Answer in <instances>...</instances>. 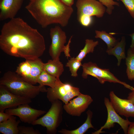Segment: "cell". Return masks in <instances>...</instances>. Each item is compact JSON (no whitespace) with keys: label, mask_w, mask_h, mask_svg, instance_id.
Here are the masks:
<instances>
[{"label":"cell","mask_w":134,"mask_h":134,"mask_svg":"<svg viewBox=\"0 0 134 134\" xmlns=\"http://www.w3.org/2000/svg\"><path fill=\"white\" fill-rule=\"evenodd\" d=\"M105 105L107 112V117L106 122L99 130L93 134H99L102 132L103 129H109L113 127L115 123L118 124L123 129L124 133L127 134L129 125L132 123L127 118L125 119L121 118L115 111L109 99L105 97L104 99Z\"/></svg>","instance_id":"obj_9"},{"label":"cell","mask_w":134,"mask_h":134,"mask_svg":"<svg viewBox=\"0 0 134 134\" xmlns=\"http://www.w3.org/2000/svg\"><path fill=\"white\" fill-rule=\"evenodd\" d=\"M43 64L39 58L26 59L19 64L15 72L25 81L34 85L37 83V78L43 69Z\"/></svg>","instance_id":"obj_6"},{"label":"cell","mask_w":134,"mask_h":134,"mask_svg":"<svg viewBox=\"0 0 134 134\" xmlns=\"http://www.w3.org/2000/svg\"><path fill=\"white\" fill-rule=\"evenodd\" d=\"M50 34L51 43L49 54L52 60H56L59 59L61 53L65 51V44L67 41V36L65 32L58 26L51 28Z\"/></svg>","instance_id":"obj_8"},{"label":"cell","mask_w":134,"mask_h":134,"mask_svg":"<svg viewBox=\"0 0 134 134\" xmlns=\"http://www.w3.org/2000/svg\"><path fill=\"white\" fill-rule=\"evenodd\" d=\"M78 22L82 26L88 27L89 26L92 22L91 17L83 16L77 18Z\"/></svg>","instance_id":"obj_28"},{"label":"cell","mask_w":134,"mask_h":134,"mask_svg":"<svg viewBox=\"0 0 134 134\" xmlns=\"http://www.w3.org/2000/svg\"><path fill=\"white\" fill-rule=\"evenodd\" d=\"M11 115L5 112L4 111H0V122H2L6 121L10 117Z\"/></svg>","instance_id":"obj_29"},{"label":"cell","mask_w":134,"mask_h":134,"mask_svg":"<svg viewBox=\"0 0 134 134\" xmlns=\"http://www.w3.org/2000/svg\"><path fill=\"white\" fill-rule=\"evenodd\" d=\"M43 69L53 76L59 77L64 71V66L60 59L49 60L44 63Z\"/></svg>","instance_id":"obj_16"},{"label":"cell","mask_w":134,"mask_h":134,"mask_svg":"<svg viewBox=\"0 0 134 134\" xmlns=\"http://www.w3.org/2000/svg\"><path fill=\"white\" fill-rule=\"evenodd\" d=\"M0 85L5 87L12 93L17 95L34 98L41 92H46L44 86H35L26 81L15 72L8 71L0 79Z\"/></svg>","instance_id":"obj_3"},{"label":"cell","mask_w":134,"mask_h":134,"mask_svg":"<svg viewBox=\"0 0 134 134\" xmlns=\"http://www.w3.org/2000/svg\"><path fill=\"white\" fill-rule=\"evenodd\" d=\"M26 9L43 28L58 24L62 27L67 25L73 10L61 0H29Z\"/></svg>","instance_id":"obj_2"},{"label":"cell","mask_w":134,"mask_h":134,"mask_svg":"<svg viewBox=\"0 0 134 134\" xmlns=\"http://www.w3.org/2000/svg\"><path fill=\"white\" fill-rule=\"evenodd\" d=\"M0 48L6 54L26 59L39 58L45 49L43 36L23 19L15 17L3 25Z\"/></svg>","instance_id":"obj_1"},{"label":"cell","mask_w":134,"mask_h":134,"mask_svg":"<svg viewBox=\"0 0 134 134\" xmlns=\"http://www.w3.org/2000/svg\"><path fill=\"white\" fill-rule=\"evenodd\" d=\"M110 101L114 109L119 115L127 118H134V105L127 99H122L118 97L113 91L109 94Z\"/></svg>","instance_id":"obj_14"},{"label":"cell","mask_w":134,"mask_h":134,"mask_svg":"<svg viewBox=\"0 0 134 134\" xmlns=\"http://www.w3.org/2000/svg\"><path fill=\"white\" fill-rule=\"evenodd\" d=\"M130 35L132 38L131 43L130 46V48L133 49L134 48V33L131 34Z\"/></svg>","instance_id":"obj_34"},{"label":"cell","mask_w":134,"mask_h":134,"mask_svg":"<svg viewBox=\"0 0 134 134\" xmlns=\"http://www.w3.org/2000/svg\"><path fill=\"white\" fill-rule=\"evenodd\" d=\"M76 6L77 18L83 16L101 18L106 11L104 5L96 0H77Z\"/></svg>","instance_id":"obj_10"},{"label":"cell","mask_w":134,"mask_h":134,"mask_svg":"<svg viewBox=\"0 0 134 134\" xmlns=\"http://www.w3.org/2000/svg\"><path fill=\"white\" fill-rule=\"evenodd\" d=\"M103 5L107 7L106 12L109 15H111L114 9V5L119 6V3L114 1V0H98Z\"/></svg>","instance_id":"obj_25"},{"label":"cell","mask_w":134,"mask_h":134,"mask_svg":"<svg viewBox=\"0 0 134 134\" xmlns=\"http://www.w3.org/2000/svg\"><path fill=\"white\" fill-rule=\"evenodd\" d=\"M93 101V99L90 96L80 93L76 98L65 104L63 108L69 115L79 116Z\"/></svg>","instance_id":"obj_13"},{"label":"cell","mask_w":134,"mask_h":134,"mask_svg":"<svg viewBox=\"0 0 134 134\" xmlns=\"http://www.w3.org/2000/svg\"><path fill=\"white\" fill-rule=\"evenodd\" d=\"M20 122L16 118L11 115L7 120L0 122V132L3 134H18V127Z\"/></svg>","instance_id":"obj_17"},{"label":"cell","mask_w":134,"mask_h":134,"mask_svg":"<svg viewBox=\"0 0 134 134\" xmlns=\"http://www.w3.org/2000/svg\"><path fill=\"white\" fill-rule=\"evenodd\" d=\"M32 102L31 99L15 95L4 86L0 85V111H4L7 109L29 104Z\"/></svg>","instance_id":"obj_12"},{"label":"cell","mask_w":134,"mask_h":134,"mask_svg":"<svg viewBox=\"0 0 134 134\" xmlns=\"http://www.w3.org/2000/svg\"><path fill=\"white\" fill-rule=\"evenodd\" d=\"M66 5L71 7L74 3V0H61Z\"/></svg>","instance_id":"obj_33"},{"label":"cell","mask_w":134,"mask_h":134,"mask_svg":"<svg viewBox=\"0 0 134 134\" xmlns=\"http://www.w3.org/2000/svg\"><path fill=\"white\" fill-rule=\"evenodd\" d=\"M56 77L48 73L43 69L38 76L37 83L41 86H47L53 88L55 85Z\"/></svg>","instance_id":"obj_21"},{"label":"cell","mask_w":134,"mask_h":134,"mask_svg":"<svg viewBox=\"0 0 134 134\" xmlns=\"http://www.w3.org/2000/svg\"><path fill=\"white\" fill-rule=\"evenodd\" d=\"M131 91V92L129 94L127 99L131 101L134 105V87Z\"/></svg>","instance_id":"obj_31"},{"label":"cell","mask_w":134,"mask_h":134,"mask_svg":"<svg viewBox=\"0 0 134 134\" xmlns=\"http://www.w3.org/2000/svg\"><path fill=\"white\" fill-rule=\"evenodd\" d=\"M46 92L47 98L50 102L60 100L65 104L80 93L79 88L69 83H62L59 77H56L54 87L48 88Z\"/></svg>","instance_id":"obj_5"},{"label":"cell","mask_w":134,"mask_h":134,"mask_svg":"<svg viewBox=\"0 0 134 134\" xmlns=\"http://www.w3.org/2000/svg\"><path fill=\"white\" fill-rule=\"evenodd\" d=\"M23 2V0H0V20L15 18Z\"/></svg>","instance_id":"obj_15"},{"label":"cell","mask_w":134,"mask_h":134,"mask_svg":"<svg viewBox=\"0 0 134 134\" xmlns=\"http://www.w3.org/2000/svg\"><path fill=\"white\" fill-rule=\"evenodd\" d=\"M118 0H118H120L121 1L122 0Z\"/></svg>","instance_id":"obj_36"},{"label":"cell","mask_w":134,"mask_h":134,"mask_svg":"<svg viewBox=\"0 0 134 134\" xmlns=\"http://www.w3.org/2000/svg\"><path fill=\"white\" fill-rule=\"evenodd\" d=\"M126 39L124 36H122L120 42H118L113 48L107 49L106 52L109 55L115 56L118 60L117 66L120 65L122 59H125L126 57L125 51Z\"/></svg>","instance_id":"obj_18"},{"label":"cell","mask_w":134,"mask_h":134,"mask_svg":"<svg viewBox=\"0 0 134 134\" xmlns=\"http://www.w3.org/2000/svg\"><path fill=\"white\" fill-rule=\"evenodd\" d=\"M82 66L81 61L77 59L76 58H71L68 60L66 66L68 67L71 73V76L76 77L78 76L77 71L80 67Z\"/></svg>","instance_id":"obj_24"},{"label":"cell","mask_w":134,"mask_h":134,"mask_svg":"<svg viewBox=\"0 0 134 134\" xmlns=\"http://www.w3.org/2000/svg\"><path fill=\"white\" fill-rule=\"evenodd\" d=\"M99 44L98 41H94L92 39H86L85 40V45L84 48L80 51L76 58L82 61L87 54L94 52L95 48Z\"/></svg>","instance_id":"obj_22"},{"label":"cell","mask_w":134,"mask_h":134,"mask_svg":"<svg viewBox=\"0 0 134 134\" xmlns=\"http://www.w3.org/2000/svg\"><path fill=\"white\" fill-rule=\"evenodd\" d=\"M96 38H99L105 43L107 46V49H109L114 46L118 42L115 38L111 34L106 33L105 31L95 30Z\"/></svg>","instance_id":"obj_23"},{"label":"cell","mask_w":134,"mask_h":134,"mask_svg":"<svg viewBox=\"0 0 134 134\" xmlns=\"http://www.w3.org/2000/svg\"><path fill=\"white\" fill-rule=\"evenodd\" d=\"M87 119L85 122L77 129L73 130H68L62 129L59 131L61 133L64 134H83L85 133L90 128H94L91 123L93 113L90 110L87 112Z\"/></svg>","instance_id":"obj_19"},{"label":"cell","mask_w":134,"mask_h":134,"mask_svg":"<svg viewBox=\"0 0 134 134\" xmlns=\"http://www.w3.org/2000/svg\"><path fill=\"white\" fill-rule=\"evenodd\" d=\"M52 105L48 112L43 116L37 119L32 124L40 125L47 129V133L55 134L59 124L62 111V105L59 100L51 102Z\"/></svg>","instance_id":"obj_7"},{"label":"cell","mask_w":134,"mask_h":134,"mask_svg":"<svg viewBox=\"0 0 134 134\" xmlns=\"http://www.w3.org/2000/svg\"><path fill=\"white\" fill-rule=\"evenodd\" d=\"M18 134H40L41 133L37 130H35L32 127L19 126Z\"/></svg>","instance_id":"obj_26"},{"label":"cell","mask_w":134,"mask_h":134,"mask_svg":"<svg viewBox=\"0 0 134 134\" xmlns=\"http://www.w3.org/2000/svg\"><path fill=\"white\" fill-rule=\"evenodd\" d=\"M127 66L126 72L129 80H134V53L131 48L127 52V56L125 59Z\"/></svg>","instance_id":"obj_20"},{"label":"cell","mask_w":134,"mask_h":134,"mask_svg":"<svg viewBox=\"0 0 134 134\" xmlns=\"http://www.w3.org/2000/svg\"><path fill=\"white\" fill-rule=\"evenodd\" d=\"M121 1L132 17L134 19V0H122Z\"/></svg>","instance_id":"obj_27"},{"label":"cell","mask_w":134,"mask_h":134,"mask_svg":"<svg viewBox=\"0 0 134 134\" xmlns=\"http://www.w3.org/2000/svg\"><path fill=\"white\" fill-rule=\"evenodd\" d=\"M72 37V36H71L69 39L68 43L66 46V48L65 51L64 53L66 57L68 59L69 57H70V55L69 54L70 51L69 45L71 42V39Z\"/></svg>","instance_id":"obj_30"},{"label":"cell","mask_w":134,"mask_h":134,"mask_svg":"<svg viewBox=\"0 0 134 134\" xmlns=\"http://www.w3.org/2000/svg\"><path fill=\"white\" fill-rule=\"evenodd\" d=\"M82 66L83 72L82 76L84 79L87 78L88 76L90 75L97 78L102 84L108 82L121 84L131 90L133 88L125 82L119 80L110 71L109 69L100 68L95 63L91 62L84 63Z\"/></svg>","instance_id":"obj_4"},{"label":"cell","mask_w":134,"mask_h":134,"mask_svg":"<svg viewBox=\"0 0 134 134\" xmlns=\"http://www.w3.org/2000/svg\"><path fill=\"white\" fill-rule=\"evenodd\" d=\"M127 134H134V122H132V123L129 125Z\"/></svg>","instance_id":"obj_32"},{"label":"cell","mask_w":134,"mask_h":134,"mask_svg":"<svg viewBox=\"0 0 134 134\" xmlns=\"http://www.w3.org/2000/svg\"><path fill=\"white\" fill-rule=\"evenodd\" d=\"M133 51V52H134V48H133V49H132Z\"/></svg>","instance_id":"obj_35"},{"label":"cell","mask_w":134,"mask_h":134,"mask_svg":"<svg viewBox=\"0 0 134 134\" xmlns=\"http://www.w3.org/2000/svg\"><path fill=\"white\" fill-rule=\"evenodd\" d=\"M5 111L10 115L18 116L22 122L31 124L38 117L46 113L44 110L33 108L27 103L19 105L15 108H7Z\"/></svg>","instance_id":"obj_11"}]
</instances>
